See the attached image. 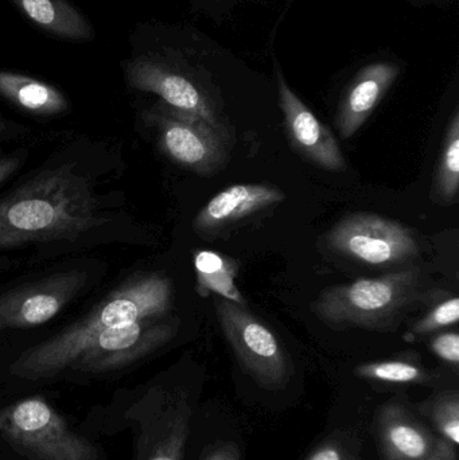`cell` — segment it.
I'll return each mask as SVG.
<instances>
[{
	"mask_svg": "<svg viewBox=\"0 0 459 460\" xmlns=\"http://www.w3.org/2000/svg\"><path fill=\"white\" fill-rule=\"evenodd\" d=\"M91 181L62 164L42 172L0 199V248L73 241L104 218Z\"/></svg>",
	"mask_w": 459,
	"mask_h": 460,
	"instance_id": "1",
	"label": "cell"
},
{
	"mask_svg": "<svg viewBox=\"0 0 459 460\" xmlns=\"http://www.w3.org/2000/svg\"><path fill=\"white\" fill-rule=\"evenodd\" d=\"M172 305V283L167 276L158 272L135 276L113 289L83 319L22 353L11 373L31 381L54 377L70 369L100 332L142 319L163 318Z\"/></svg>",
	"mask_w": 459,
	"mask_h": 460,
	"instance_id": "2",
	"label": "cell"
},
{
	"mask_svg": "<svg viewBox=\"0 0 459 460\" xmlns=\"http://www.w3.org/2000/svg\"><path fill=\"white\" fill-rule=\"evenodd\" d=\"M422 296L419 270H399L326 288L313 311L333 329L390 332Z\"/></svg>",
	"mask_w": 459,
	"mask_h": 460,
	"instance_id": "3",
	"label": "cell"
},
{
	"mask_svg": "<svg viewBox=\"0 0 459 460\" xmlns=\"http://www.w3.org/2000/svg\"><path fill=\"white\" fill-rule=\"evenodd\" d=\"M0 435L27 460H97L99 451L73 432L40 397L21 400L0 411Z\"/></svg>",
	"mask_w": 459,
	"mask_h": 460,
	"instance_id": "4",
	"label": "cell"
},
{
	"mask_svg": "<svg viewBox=\"0 0 459 460\" xmlns=\"http://www.w3.org/2000/svg\"><path fill=\"white\" fill-rule=\"evenodd\" d=\"M142 118L155 131L162 153L194 174L210 177L231 158L234 135L229 127L210 126L162 102L143 111Z\"/></svg>",
	"mask_w": 459,
	"mask_h": 460,
	"instance_id": "5",
	"label": "cell"
},
{
	"mask_svg": "<svg viewBox=\"0 0 459 460\" xmlns=\"http://www.w3.org/2000/svg\"><path fill=\"white\" fill-rule=\"evenodd\" d=\"M218 323L244 372L261 388L279 391L293 373L290 356L277 335L247 305L215 296Z\"/></svg>",
	"mask_w": 459,
	"mask_h": 460,
	"instance_id": "6",
	"label": "cell"
},
{
	"mask_svg": "<svg viewBox=\"0 0 459 460\" xmlns=\"http://www.w3.org/2000/svg\"><path fill=\"white\" fill-rule=\"evenodd\" d=\"M129 408L137 424L135 460H182L193 415L185 394L155 386Z\"/></svg>",
	"mask_w": 459,
	"mask_h": 460,
	"instance_id": "7",
	"label": "cell"
},
{
	"mask_svg": "<svg viewBox=\"0 0 459 460\" xmlns=\"http://www.w3.org/2000/svg\"><path fill=\"white\" fill-rule=\"evenodd\" d=\"M326 243L337 253L369 265L401 264L419 253L411 230L371 213L342 218L329 230Z\"/></svg>",
	"mask_w": 459,
	"mask_h": 460,
	"instance_id": "8",
	"label": "cell"
},
{
	"mask_svg": "<svg viewBox=\"0 0 459 460\" xmlns=\"http://www.w3.org/2000/svg\"><path fill=\"white\" fill-rule=\"evenodd\" d=\"M127 83L135 91L154 93L163 104L215 127H229L221 120L215 102L188 73L155 54L134 48L124 64Z\"/></svg>",
	"mask_w": 459,
	"mask_h": 460,
	"instance_id": "9",
	"label": "cell"
},
{
	"mask_svg": "<svg viewBox=\"0 0 459 460\" xmlns=\"http://www.w3.org/2000/svg\"><path fill=\"white\" fill-rule=\"evenodd\" d=\"M166 318L142 319L104 330L86 345L70 369L100 375L145 358L177 334V319Z\"/></svg>",
	"mask_w": 459,
	"mask_h": 460,
	"instance_id": "10",
	"label": "cell"
},
{
	"mask_svg": "<svg viewBox=\"0 0 459 460\" xmlns=\"http://www.w3.org/2000/svg\"><path fill=\"white\" fill-rule=\"evenodd\" d=\"M86 279L85 272L75 270L5 292L0 296V332L50 321L83 289Z\"/></svg>",
	"mask_w": 459,
	"mask_h": 460,
	"instance_id": "11",
	"label": "cell"
},
{
	"mask_svg": "<svg viewBox=\"0 0 459 460\" xmlns=\"http://www.w3.org/2000/svg\"><path fill=\"white\" fill-rule=\"evenodd\" d=\"M277 69L279 104L285 118L286 132L296 150L307 161L328 172H345L347 161L331 129L323 126L305 102L294 93Z\"/></svg>",
	"mask_w": 459,
	"mask_h": 460,
	"instance_id": "12",
	"label": "cell"
},
{
	"mask_svg": "<svg viewBox=\"0 0 459 460\" xmlns=\"http://www.w3.org/2000/svg\"><path fill=\"white\" fill-rule=\"evenodd\" d=\"M283 199V191L267 183L229 186L197 213L194 230L202 235L217 234L250 216L279 204Z\"/></svg>",
	"mask_w": 459,
	"mask_h": 460,
	"instance_id": "13",
	"label": "cell"
},
{
	"mask_svg": "<svg viewBox=\"0 0 459 460\" xmlns=\"http://www.w3.org/2000/svg\"><path fill=\"white\" fill-rule=\"evenodd\" d=\"M376 429L385 460H425L441 440L409 407L396 402L380 408Z\"/></svg>",
	"mask_w": 459,
	"mask_h": 460,
	"instance_id": "14",
	"label": "cell"
},
{
	"mask_svg": "<svg viewBox=\"0 0 459 460\" xmlns=\"http://www.w3.org/2000/svg\"><path fill=\"white\" fill-rule=\"evenodd\" d=\"M399 72V67L391 62H376L358 72L337 112L336 126L342 139H349L366 124Z\"/></svg>",
	"mask_w": 459,
	"mask_h": 460,
	"instance_id": "15",
	"label": "cell"
},
{
	"mask_svg": "<svg viewBox=\"0 0 459 460\" xmlns=\"http://www.w3.org/2000/svg\"><path fill=\"white\" fill-rule=\"evenodd\" d=\"M43 32L69 40H88L93 29L67 0H10Z\"/></svg>",
	"mask_w": 459,
	"mask_h": 460,
	"instance_id": "16",
	"label": "cell"
},
{
	"mask_svg": "<svg viewBox=\"0 0 459 460\" xmlns=\"http://www.w3.org/2000/svg\"><path fill=\"white\" fill-rule=\"evenodd\" d=\"M0 96L37 116H57L69 108L65 94L54 86L19 73L0 72Z\"/></svg>",
	"mask_w": 459,
	"mask_h": 460,
	"instance_id": "17",
	"label": "cell"
},
{
	"mask_svg": "<svg viewBox=\"0 0 459 460\" xmlns=\"http://www.w3.org/2000/svg\"><path fill=\"white\" fill-rule=\"evenodd\" d=\"M197 291L201 296L223 297L237 305H247L236 287L239 264L234 260L212 251H199L194 254Z\"/></svg>",
	"mask_w": 459,
	"mask_h": 460,
	"instance_id": "18",
	"label": "cell"
},
{
	"mask_svg": "<svg viewBox=\"0 0 459 460\" xmlns=\"http://www.w3.org/2000/svg\"><path fill=\"white\" fill-rule=\"evenodd\" d=\"M434 199L441 205L457 201L459 191V112L455 110L445 137L444 150L434 178Z\"/></svg>",
	"mask_w": 459,
	"mask_h": 460,
	"instance_id": "19",
	"label": "cell"
},
{
	"mask_svg": "<svg viewBox=\"0 0 459 460\" xmlns=\"http://www.w3.org/2000/svg\"><path fill=\"white\" fill-rule=\"evenodd\" d=\"M419 412L430 421L441 439L459 445V394L442 391L419 404Z\"/></svg>",
	"mask_w": 459,
	"mask_h": 460,
	"instance_id": "20",
	"label": "cell"
},
{
	"mask_svg": "<svg viewBox=\"0 0 459 460\" xmlns=\"http://www.w3.org/2000/svg\"><path fill=\"white\" fill-rule=\"evenodd\" d=\"M356 375L364 380L376 383L398 384V385H412V384H428L433 380L425 367L411 361L403 359H390V361L366 362L358 365L355 369Z\"/></svg>",
	"mask_w": 459,
	"mask_h": 460,
	"instance_id": "21",
	"label": "cell"
},
{
	"mask_svg": "<svg viewBox=\"0 0 459 460\" xmlns=\"http://www.w3.org/2000/svg\"><path fill=\"white\" fill-rule=\"evenodd\" d=\"M305 460H361L360 442L347 432H337Z\"/></svg>",
	"mask_w": 459,
	"mask_h": 460,
	"instance_id": "22",
	"label": "cell"
},
{
	"mask_svg": "<svg viewBox=\"0 0 459 460\" xmlns=\"http://www.w3.org/2000/svg\"><path fill=\"white\" fill-rule=\"evenodd\" d=\"M458 319L459 299L453 296L436 305L425 318L415 323L412 332L419 335L430 334L445 327L455 326L458 323Z\"/></svg>",
	"mask_w": 459,
	"mask_h": 460,
	"instance_id": "23",
	"label": "cell"
},
{
	"mask_svg": "<svg viewBox=\"0 0 459 460\" xmlns=\"http://www.w3.org/2000/svg\"><path fill=\"white\" fill-rule=\"evenodd\" d=\"M431 350L442 361L457 367L459 364V335L458 332H442L431 340Z\"/></svg>",
	"mask_w": 459,
	"mask_h": 460,
	"instance_id": "24",
	"label": "cell"
},
{
	"mask_svg": "<svg viewBox=\"0 0 459 460\" xmlns=\"http://www.w3.org/2000/svg\"><path fill=\"white\" fill-rule=\"evenodd\" d=\"M202 460H242V453L234 443H218L210 447Z\"/></svg>",
	"mask_w": 459,
	"mask_h": 460,
	"instance_id": "25",
	"label": "cell"
},
{
	"mask_svg": "<svg viewBox=\"0 0 459 460\" xmlns=\"http://www.w3.org/2000/svg\"><path fill=\"white\" fill-rule=\"evenodd\" d=\"M458 447L446 440H439L438 447L425 460H458Z\"/></svg>",
	"mask_w": 459,
	"mask_h": 460,
	"instance_id": "26",
	"label": "cell"
},
{
	"mask_svg": "<svg viewBox=\"0 0 459 460\" xmlns=\"http://www.w3.org/2000/svg\"><path fill=\"white\" fill-rule=\"evenodd\" d=\"M19 158H0V185L19 169Z\"/></svg>",
	"mask_w": 459,
	"mask_h": 460,
	"instance_id": "27",
	"label": "cell"
},
{
	"mask_svg": "<svg viewBox=\"0 0 459 460\" xmlns=\"http://www.w3.org/2000/svg\"><path fill=\"white\" fill-rule=\"evenodd\" d=\"M5 129H7V127H5L4 121H3L2 119H0V135L4 134Z\"/></svg>",
	"mask_w": 459,
	"mask_h": 460,
	"instance_id": "28",
	"label": "cell"
}]
</instances>
